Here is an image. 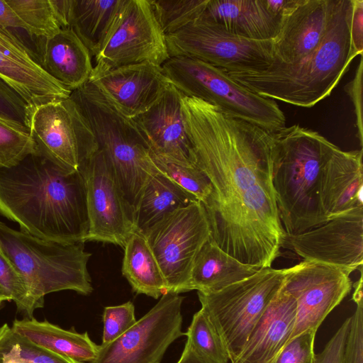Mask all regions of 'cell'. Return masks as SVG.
Returning a JSON list of instances; mask_svg holds the SVG:
<instances>
[{
  "instance_id": "1",
  "label": "cell",
  "mask_w": 363,
  "mask_h": 363,
  "mask_svg": "<svg viewBox=\"0 0 363 363\" xmlns=\"http://www.w3.org/2000/svg\"><path fill=\"white\" fill-rule=\"evenodd\" d=\"M181 102L195 164L212 186L203 205L211 238L244 264L272 267L286 235L272 182V132L196 98L182 94Z\"/></svg>"
},
{
  "instance_id": "2",
  "label": "cell",
  "mask_w": 363,
  "mask_h": 363,
  "mask_svg": "<svg viewBox=\"0 0 363 363\" xmlns=\"http://www.w3.org/2000/svg\"><path fill=\"white\" fill-rule=\"evenodd\" d=\"M0 214L39 238L85 242L88 215L84 179L33 153L0 167Z\"/></svg>"
},
{
  "instance_id": "3",
  "label": "cell",
  "mask_w": 363,
  "mask_h": 363,
  "mask_svg": "<svg viewBox=\"0 0 363 363\" xmlns=\"http://www.w3.org/2000/svg\"><path fill=\"white\" fill-rule=\"evenodd\" d=\"M352 0H337L329 27L318 47L291 64L273 62L261 70L226 72L252 92L310 108L328 96L357 55L350 40Z\"/></svg>"
},
{
  "instance_id": "4",
  "label": "cell",
  "mask_w": 363,
  "mask_h": 363,
  "mask_svg": "<svg viewBox=\"0 0 363 363\" xmlns=\"http://www.w3.org/2000/svg\"><path fill=\"white\" fill-rule=\"evenodd\" d=\"M272 182L286 235L315 228L328 220L320 205V171L332 143L299 125L272 132Z\"/></svg>"
},
{
  "instance_id": "5",
  "label": "cell",
  "mask_w": 363,
  "mask_h": 363,
  "mask_svg": "<svg viewBox=\"0 0 363 363\" xmlns=\"http://www.w3.org/2000/svg\"><path fill=\"white\" fill-rule=\"evenodd\" d=\"M69 99L84 118L134 212L150 178L160 171L132 119L118 112L89 81Z\"/></svg>"
},
{
  "instance_id": "6",
  "label": "cell",
  "mask_w": 363,
  "mask_h": 363,
  "mask_svg": "<svg viewBox=\"0 0 363 363\" xmlns=\"http://www.w3.org/2000/svg\"><path fill=\"white\" fill-rule=\"evenodd\" d=\"M84 244L43 240L0 220V248L23 276L35 309L50 293L93 291L87 268L91 254Z\"/></svg>"
},
{
  "instance_id": "7",
  "label": "cell",
  "mask_w": 363,
  "mask_h": 363,
  "mask_svg": "<svg viewBox=\"0 0 363 363\" xmlns=\"http://www.w3.org/2000/svg\"><path fill=\"white\" fill-rule=\"evenodd\" d=\"M162 69L184 96L204 101L224 113L268 132L285 127L286 118L274 99L261 96L230 78L224 70L202 61L169 57Z\"/></svg>"
},
{
  "instance_id": "8",
  "label": "cell",
  "mask_w": 363,
  "mask_h": 363,
  "mask_svg": "<svg viewBox=\"0 0 363 363\" xmlns=\"http://www.w3.org/2000/svg\"><path fill=\"white\" fill-rule=\"evenodd\" d=\"M285 274L286 269L262 267L219 291H197L201 308L218 332L230 363L281 288Z\"/></svg>"
},
{
  "instance_id": "9",
  "label": "cell",
  "mask_w": 363,
  "mask_h": 363,
  "mask_svg": "<svg viewBox=\"0 0 363 363\" xmlns=\"http://www.w3.org/2000/svg\"><path fill=\"white\" fill-rule=\"evenodd\" d=\"M143 234L162 272L167 293L189 291L195 258L211 236L203 205L194 201L167 215Z\"/></svg>"
},
{
  "instance_id": "10",
  "label": "cell",
  "mask_w": 363,
  "mask_h": 363,
  "mask_svg": "<svg viewBox=\"0 0 363 363\" xmlns=\"http://www.w3.org/2000/svg\"><path fill=\"white\" fill-rule=\"evenodd\" d=\"M29 133L36 153L67 172H81L99 149L91 128L69 97L32 106Z\"/></svg>"
},
{
  "instance_id": "11",
  "label": "cell",
  "mask_w": 363,
  "mask_h": 363,
  "mask_svg": "<svg viewBox=\"0 0 363 363\" xmlns=\"http://www.w3.org/2000/svg\"><path fill=\"white\" fill-rule=\"evenodd\" d=\"M165 38L169 57L198 60L225 72L261 70L274 61L272 40L234 36L199 19Z\"/></svg>"
},
{
  "instance_id": "12",
  "label": "cell",
  "mask_w": 363,
  "mask_h": 363,
  "mask_svg": "<svg viewBox=\"0 0 363 363\" xmlns=\"http://www.w3.org/2000/svg\"><path fill=\"white\" fill-rule=\"evenodd\" d=\"M169 58L165 35L149 0H122L94 57V67L113 69L141 63L162 66Z\"/></svg>"
},
{
  "instance_id": "13",
  "label": "cell",
  "mask_w": 363,
  "mask_h": 363,
  "mask_svg": "<svg viewBox=\"0 0 363 363\" xmlns=\"http://www.w3.org/2000/svg\"><path fill=\"white\" fill-rule=\"evenodd\" d=\"M184 297L167 293L141 318L113 341L99 345L89 363H160L169 346L185 335L182 330Z\"/></svg>"
},
{
  "instance_id": "14",
  "label": "cell",
  "mask_w": 363,
  "mask_h": 363,
  "mask_svg": "<svg viewBox=\"0 0 363 363\" xmlns=\"http://www.w3.org/2000/svg\"><path fill=\"white\" fill-rule=\"evenodd\" d=\"M80 172L84 179L88 215L86 242L112 243L124 247L135 230L133 212L110 162L98 149Z\"/></svg>"
},
{
  "instance_id": "15",
  "label": "cell",
  "mask_w": 363,
  "mask_h": 363,
  "mask_svg": "<svg viewBox=\"0 0 363 363\" xmlns=\"http://www.w3.org/2000/svg\"><path fill=\"white\" fill-rule=\"evenodd\" d=\"M350 274L337 267L307 260L286 269L281 287L294 297L296 305L289 340L306 330L317 332L327 315L350 292Z\"/></svg>"
},
{
  "instance_id": "16",
  "label": "cell",
  "mask_w": 363,
  "mask_h": 363,
  "mask_svg": "<svg viewBox=\"0 0 363 363\" xmlns=\"http://www.w3.org/2000/svg\"><path fill=\"white\" fill-rule=\"evenodd\" d=\"M282 247L303 260L332 265L350 273L362 268L363 208L331 218L295 235H285Z\"/></svg>"
},
{
  "instance_id": "17",
  "label": "cell",
  "mask_w": 363,
  "mask_h": 363,
  "mask_svg": "<svg viewBox=\"0 0 363 363\" xmlns=\"http://www.w3.org/2000/svg\"><path fill=\"white\" fill-rule=\"evenodd\" d=\"M89 82L118 112L130 119L149 109L170 84L162 66L151 63L113 69L94 67Z\"/></svg>"
},
{
  "instance_id": "18",
  "label": "cell",
  "mask_w": 363,
  "mask_h": 363,
  "mask_svg": "<svg viewBox=\"0 0 363 363\" xmlns=\"http://www.w3.org/2000/svg\"><path fill=\"white\" fill-rule=\"evenodd\" d=\"M182 93L171 83L160 98L133 121L146 141L152 158L196 165L182 109Z\"/></svg>"
},
{
  "instance_id": "19",
  "label": "cell",
  "mask_w": 363,
  "mask_h": 363,
  "mask_svg": "<svg viewBox=\"0 0 363 363\" xmlns=\"http://www.w3.org/2000/svg\"><path fill=\"white\" fill-rule=\"evenodd\" d=\"M0 76L30 106L65 99L72 91L50 77L10 30L0 28Z\"/></svg>"
},
{
  "instance_id": "20",
  "label": "cell",
  "mask_w": 363,
  "mask_h": 363,
  "mask_svg": "<svg viewBox=\"0 0 363 363\" xmlns=\"http://www.w3.org/2000/svg\"><path fill=\"white\" fill-rule=\"evenodd\" d=\"M337 0H299L281 18L280 30L273 40L274 61L294 63L313 52L329 27Z\"/></svg>"
},
{
  "instance_id": "21",
  "label": "cell",
  "mask_w": 363,
  "mask_h": 363,
  "mask_svg": "<svg viewBox=\"0 0 363 363\" xmlns=\"http://www.w3.org/2000/svg\"><path fill=\"white\" fill-rule=\"evenodd\" d=\"M362 150L343 151L333 143L322 164L318 196L328 220L363 208Z\"/></svg>"
},
{
  "instance_id": "22",
  "label": "cell",
  "mask_w": 363,
  "mask_h": 363,
  "mask_svg": "<svg viewBox=\"0 0 363 363\" xmlns=\"http://www.w3.org/2000/svg\"><path fill=\"white\" fill-rule=\"evenodd\" d=\"M296 308L295 299L281 287L231 363H275L291 337Z\"/></svg>"
},
{
  "instance_id": "23",
  "label": "cell",
  "mask_w": 363,
  "mask_h": 363,
  "mask_svg": "<svg viewBox=\"0 0 363 363\" xmlns=\"http://www.w3.org/2000/svg\"><path fill=\"white\" fill-rule=\"evenodd\" d=\"M35 38L36 62L50 77L70 91L89 81L94 69L92 56L72 28Z\"/></svg>"
},
{
  "instance_id": "24",
  "label": "cell",
  "mask_w": 363,
  "mask_h": 363,
  "mask_svg": "<svg viewBox=\"0 0 363 363\" xmlns=\"http://www.w3.org/2000/svg\"><path fill=\"white\" fill-rule=\"evenodd\" d=\"M198 19L234 36L255 40H273L281 22L266 0H208Z\"/></svg>"
},
{
  "instance_id": "25",
  "label": "cell",
  "mask_w": 363,
  "mask_h": 363,
  "mask_svg": "<svg viewBox=\"0 0 363 363\" xmlns=\"http://www.w3.org/2000/svg\"><path fill=\"white\" fill-rule=\"evenodd\" d=\"M259 269L234 258L210 238L195 258L189 290L215 292L252 275Z\"/></svg>"
},
{
  "instance_id": "26",
  "label": "cell",
  "mask_w": 363,
  "mask_h": 363,
  "mask_svg": "<svg viewBox=\"0 0 363 363\" xmlns=\"http://www.w3.org/2000/svg\"><path fill=\"white\" fill-rule=\"evenodd\" d=\"M12 330L33 343L79 362H90L96 357L99 345L86 332L65 330L47 320L26 318L13 322Z\"/></svg>"
},
{
  "instance_id": "27",
  "label": "cell",
  "mask_w": 363,
  "mask_h": 363,
  "mask_svg": "<svg viewBox=\"0 0 363 363\" xmlns=\"http://www.w3.org/2000/svg\"><path fill=\"white\" fill-rule=\"evenodd\" d=\"M196 200L161 172L146 184L133 212L135 229L145 233L172 212Z\"/></svg>"
},
{
  "instance_id": "28",
  "label": "cell",
  "mask_w": 363,
  "mask_h": 363,
  "mask_svg": "<svg viewBox=\"0 0 363 363\" xmlns=\"http://www.w3.org/2000/svg\"><path fill=\"white\" fill-rule=\"evenodd\" d=\"M123 248L122 274L133 290L154 298L167 294L165 279L145 235L135 230Z\"/></svg>"
},
{
  "instance_id": "29",
  "label": "cell",
  "mask_w": 363,
  "mask_h": 363,
  "mask_svg": "<svg viewBox=\"0 0 363 363\" xmlns=\"http://www.w3.org/2000/svg\"><path fill=\"white\" fill-rule=\"evenodd\" d=\"M122 0H71L69 28L92 57L99 52Z\"/></svg>"
},
{
  "instance_id": "30",
  "label": "cell",
  "mask_w": 363,
  "mask_h": 363,
  "mask_svg": "<svg viewBox=\"0 0 363 363\" xmlns=\"http://www.w3.org/2000/svg\"><path fill=\"white\" fill-rule=\"evenodd\" d=\"M29 35L49 38L62 28L55 0H6Z\"/></svg>"
},
{
  "instance_id": "31",
  "label": "cell",
  "mask_w": 363,
  "mask_h": 363,
  "mask_svg": "<svg viewBox=\"0 0 363 363\" xmlns=\"http://www.w3.org/2000/svg\"><path fill=\"white\" fill-rule=\"evenodd\" d=\"M185 335L186 345L208 363H230L218 332L203 308L194 315Z\"/></svg>"
},
{
  "instance_id": "32",
  "label": "cell",
  "mask_w": 363,
  "mask_h": 363,
  "mask_svg": "<svg viewBox=\"0 0 363 363\" xmlns=\"http://www.w3.org/2000/svg\"><path fill=\"white\" fill-rule=\"evenodd\" d=\"M208 0H149L165 35L173 33L201 15Z\"/></svg>"
},
{
  "instance_id": "33",
  "label": "cell",
  "mask_w": 363,
  "mask_h": 363,
  "mask_svg": "<svg viewBox=\"0 0 363 363\" xmlns=\"http://www.w3.org/2000/svg\"><path fill=\"white\" fill-rule=\"evenodd\" d=\"M152 160L163 174L203 205L207 203L212 193V186L206 174L196 165L166 162L155 158Z\"/></svg>"
},
{
  "instance_id": "34",
  "label": "cell",
  "mask_w": 363,
  "mask_h": 363,
  "mask_svg": "<svg viewBox=\"0 0 363 363\" xmlns=\"http://www.w3.org/2000/svg\"><path fill=\"white\" fill-rule=\"evenodd\" d=\"M36 153L29 130L0 118V167H11Z\"/></svg>"
},
{
  "instance_id": "35",
  "label": "cell",
  "mask_w": 363,
  "mask_h": 363,
  "mask_svg": "<svg viewBox=\"0 0 363 363\" xmlns=\"http://www.w3.org/2000/svg\"><path fill=\"white\" fill-rule=\"evenodd\" d=\"M0 286L13 301L18 312L33 318L35 308L30 298L25 280L16 266L0 248Z\"/></svg>"
},
{
  "instance_id": "36",
  "label": "cell",
  "mask_w": 363,
  "mask_h": 363,
  "mask_svg": "<svg viewBox=\"0 0 363 363\" xmlns=\"http://www.w3.org/2000/svg\"><path fill=\"white\" fill-rule=\"evenodd\" d=\"M31 107L4 78L0 76V118L29 130Z\"/></svg>"
},
{
  "instance_id": "37",
  "label": "cell",
  "mask_w": 363,
  "mask_h": 363,
  "mask_svg": "<svg viewBox=\"0 0 363 363\" xmlns=\"http://www.w3.org/2000/svg\"><path fill=\"white\" fill-rule=\"evenodd\" d=\"M102 345L109 343L128 330L137 321L135 306L131 301L106 306L102 315Z\"/></svg>"
},
{
  "instance_id": "38",
  "label": "cell",
  "mask_w": 363,
  "mask_h": 363,
  "mask_svg": "<svg viewBox=\"0 0 363 363\" xmlns=\"http://www.w3.org/2000/svg\"><path fill=\"white\" fill-rule=\"evenodd\" d=\"M7 334L18 347L22 363H83L37 345L16 333L9 325Z\"/></svg>"
},
{
  "instance_id": "39",
  "label": "cell",
  "mask_w": 363,
  "mask_h": 363,
  "mask_svg": "<svg viewBox=\"0 0 363 363\" xmlns=\"http://www.w3.org/2000/svg\"><path fill=\"white\" fill-rule=\"evenodd\" d=\"M315 333L306 330L291 339L275 363H313Z\"/></svg>"
},
{
  "instance_id": "40",
  "label": "cell",
  "mask_w": 363,
  "mask_h": 363,
  "mask_svg": "<svg viewBox=\"0 0 363 363\" xmlns=\"http://www.w3.org/2000/svg\"><path fill=\"white\" fill-rule=\"evenodd\" d=\"M357 306L350 316V325L345 344L343 363H363L362 296L352 298Z\"/></svg>"
},
{
  "instance_id": "41",
  "label": "cell",
  "mask_w": 363,
  "mask_h": 363,
  "mask_svg": "<svg viewBox=\"0 0 363 363\" xmlns=\"http://www.w3.org/2000/svg\"><path fill=\"white\" fill-rule=\"evenodd\" d=\"M350 320V317L345 319L324 349L320 353L314 354L313 363H343Z\"/></svg>"
},
{
  "instance_id": "42",
  "label": "cell",
  "mask_w": 363,
  "mask_h": 363,
  "mask_svg": "<svg viewBox=\"0 0 363 363\" xmlns=\"http://www.w3.org/2000/svg\"><path fill=\"white\" fill-rule=\"evenodd\" d=\"M362 55H360L359 65L356 69L354 76L345 86V91L353 103L355 113V125L357 130V138L361 147L363 143L362 128Z\"/></svg>"
},
{
  "instance_id": "43",
  "label": "cell",
  "mask_w": 363,
  "mask_h": 363,
  "mask_svg": "<svg viewBox=\"0 0 363 363\" xmlns=\"http://www.w3.org/2000/svg\"><path fill=\"white\" fill-rule=\"evenodd\" d=\"M350 35L352 50L357 55L363 52V0H352Z\"/></svg>"
},
{
  "instance_id": "44",
  "label": "cell",
  "mask_w": 363,
  "mask_h": 363,
  "mask_svg": "<svg viewBox=\"0 0 363 363\" xmlns=\"http://www.w3.org/2000/svg\"><path fill=\"white\" fill-rule=\"evenodd\" d=\"M0 28H21L23 24L6 0H0Z\"/></svg>"
},
{
  "instance_id": "45",
  "label": "cell",
  "mask_w": 363,
  "mask_h": 363,
  "mask_svg": "<svg viewBox=\"0 0 363 363\" xmlns=\"http://www.w3.org/2000/svg\"><path fill=\"white\" fill-rule=\"evenodd\" d=\"M177 363H208L185 345L183 352Z\"/></svg>"
},
{
  "instance_id": "46",
  "label": "cell",
  "mask_w": 363,
  "mask_h": 363,
  "mask_svg": "<svg viewBox=\"0 0 363 363\" xmlns=\"http://www.w3.org/2000/svg\"><path fill=\"white\" fill-rule=\"evenodd\" d=\"M0 301H11L10 298L8 296V295L6 294V292L4 291V290L2 289V287L1 286H0Z\"/></svg>"
},
{
  "instance_id": "47",
  "label": "cell",
  "mask_w": 363,
  "mask_h": 363,
  "mask_svg": "<svg viewBox=\"0 0 363 363\" xmlns=\"http://www.w3.org/2000/svg\"><path fill=\"white\" fill-rule=\"evenodd\" d=\"M4 301H0V309L3 307V303H4Z\"/></svg>"
},
{
  "instance_id": "48",
  "label": "cell",
  "mask_w": 363,
  "mask_h": 363,
  "mask_svg": "<svg viewBox=\"0 0 363 363\" xmlns=\"http://www.w3.org/2000/svg\"><path fill=\"white\" fill-rule=\"evenodd\" d=\"M0 363H1V360L0 359Z\"/></svg>"
},
{
  "instance_id": "49",
  "label": "cell",
  "mask_w": 363,
  "mask_h": 363,
  "mask_svg": "<svg viewBox=\"0 0 363 363\" xmlns=\"http://www.w3.org/2000/svg\"></svg>"
}]
</instances>
